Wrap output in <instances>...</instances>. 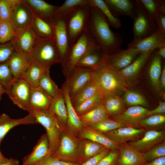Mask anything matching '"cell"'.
Returning a JSON list of instances; mask_svg holds the SVG:
<instances>
[{"instance_id":"6da1fadb","label":"cell","mask_w":165,"mask_h":165,"mask_svg":"<svg viewBox=\"0 0 165 165\" xmlns=\"http://www.w3.org/2000/svg\"><path fill=\"white\" fill-rule=\"evenodd\" d=\"M87 29L106 55L113 53L123 43L122 36L111 29L106 17L96 7L90 6Z\"/></svg>"},{"instance_id":"7a4b0ae2","label":"cell","mask_w":165,"mask_h":165,"mask_svg":"<svg viewBox=\"0 0 165 165\" xmlns=\"http://www.w3.org/2000/svg\"><path fill=\"white\" fill-rule=\"evenodd\" d=\"M93 79L102 98L119 95L127 90V84L119 71L106 64L94 70Z\"/></svg>"},{"instance_id":"3957f363","label":"cell","mask_w":165,"mask_h":165,"mask_svg":"<svg viewBox=\"0 0 165 165\" xmlns=\"http://www.w3.org/2000/svg\"><path fill=\"white\" fill-rule=\"evenodd\" d=\"M83 139L65 126L62 131L58 147L51 156L65 162L76 164L83 163Z\"/></svg>"},{"instance_id":"277c9868","label":"cell","mask_w":165,"mask_h":165,"mask_svg":"<svg viewBox=\"0 0 165 165\" xmlns=\"http://www.w3.org/2000/svg\"><path fill=\"white\" fill-rule=\"evenodd\" d=\"M37 122L45 128L49 143L51 156L57 149L62 132L65 126L62 124L48 109L27 111Z\"/></svg>"},{"instance_id":"5b68a950","label":"cell","mask_w":165,"mask_h":165,"mask_svg":"<svg viewBox=\"0 0 165 165\" xmlns=\"http://www.w3.org/2000/svg\"><path fill=\"white\" fill-rule=\"evenodd\" d=\"M30 56L31 62L48 70L53 65L61 63L59 52L53 38L38 39Z\"/></svg>"},{"instance_id":"8992f818","label":"cell","mask_w":165,"mask_h":165,"mask_svg":"<svg viewBox=\"0 0 165 165\" xmlns=\"http://www.w3.org/2000/svg\"><path fill=\"white\" fill-rule=\"evenodd\" d=\"M94 42L96 41L87 29L70 46L66 58L61 65L63 73L66 79L70 75L90 46Z\"/></svg>"},{"instance_id":"52a82bcc","label":"cell","mask_w":165,"mask_h":165,"mask_svg":"<svg viewBox=\"0 0 165 165\" xmlns=\"http://www.w3.org/2000/svg\"><path fill=\"white\" fill-rule=\"evenodd\" d=\"M137 3L135 14L133 19V39L134 42L143 39L156 31L158 28L154 20L149 15L139 0Z\"/></svg>"},{"instance_id":"ba28073f","label":"cell","mask_w":165,"mask_h":165,"mask_svg":"<svg viewBox=\"0 0 165 165\" xmlns=\"http://www.w3.org/2000/svg\"><path fill=\"white\" fill-rule=\"evenodd\" d=\"M90 9L88 4L66 16V25L70 46L87 29Z\"/></svg>"},{"instance_id":"9c48e42d","label":"cell","mask_w":165,"mask_h":165,"mask_svg":"<svg viewBox=\"0 0 165 165\" xmlns=\"http://www.w3.org/2000/svg\"><path fill=\"white\" fill-rule=\"evenodd\" d=\"M66 17L54 15L49 20L53 28V38L60 55L61 65L64 62L70 47Z\"/></svg>"},{"instance_id":"30bf717a","label":"cell","mask_w":165,"mask_h":165,"mask_svg":"<svg viewBox=\"0 0 165 165\" xmlns=\"http://www.w3.org/2000/svg\"><path fill=\"white\" fill-rule=\"evenodd\" d=\"M94 70L75 66L64 83L66 86L71 98H72L92 79Z\"/></svg>"},{"instance_id":"8fae6325","label":"cell","mask_w":165,"mask_h":165,"mask_svg":"<svg viewBox=\"0 0 165 165\" xmlns=\"http://www.w3.org/2000/svg\"><path fill=\"white\" fill-rule=\"evenodd\" d=\"M38 40L30 25L16 29L11 41L16 51L29 56L33 52Z\"/></svg>"},{"instance_id":"7c38bea8","label":"cell","mask_w":165,"mask_h":165,"mask_svg":"<svg viewBox=\"0 0 165 165\" xmlns=\"http://www.w3.org/2000/svg\"><path fill=\"white\" fill-rule=\"evenodd\" d=\"M31 87L22 78L13 80L6 89V93L14 104L20 108L26 110Z\"/></svg>"},{"instance_id":"4fadbf2b","label":"cell","mask_w":165,"mask_h":165,"mask_svg":"<svg viewBox=\"0 0 165 165\" xmlns=\"http://www.w3.org/2000/svg\"><path fill=\"white\" fill-rule=\"evenodd\" d=\"M140 53L132 48L123 50L119 48L111 54L106 55L105 64L120 71L131 63Z\"/></svg>"},{"instance_id":"5bb4252c","label":"cell","mask_w":165,"mask_h":165,"mask_svg":"<svg viewBox=\"0 0 165 165\" xmlns=\"http://www.w3.org/2000/svg\"><path fill=\"white\" fill-rule=\"evenodd\" d=\"M149 110L141 106H130L121 113L112 118L124 127L141 128L139 126L141 120L147 117Z\"/></svg>"},{"instance_id":"9a60e30c","label":"cell","mask_w":165,"mask_h":165,"mask_svg":"<svg viewBox=\"0 0 165 165\" xmlns=\"http://www.w3.org/2000/svg\"><path fill=\"white\" fill-rule=\"evenodd\" d=\"M165 46V35L158 29L147 37L134 42H131L128 48H132L140 53L152 52Z\"/></svg>"},{"instance_id":"2e32d148","label":"cell","mask_w":165,"mask_h":165,"mask_svg":"<svg viewBox=\"0 0 165 165\" xmlns=\"http://www.w3.org/2000/svg\"><path fill=\"white\" fill-rule=\"evenodd\" d=\"M105 54L96 42L89 47L75 66L83 67L95 70L105 64Z\"/></svg>"},{"instance_id":"e0dca14e","label":"cell","mask_w":165,"mask_h":165,"mask_svg":"<svg viewBox=\"0 0 165 165\" xmlns=\"http://www.w3.org/2000/svg\"><path fill=\"white\" fill-rule=\"evenodd\" d=\"M33 16V12L23 0H18L13 6L11 22L15 29L30 25Z\"/></svg>"},{"instance_id":"ac0fdd59","label":"cell","mask_w":165,"mask_h":165,"mask_svg":"<svg viewBox=\"0 0 165 165\" xmlns=\"http://www.w3.org/2000/svg\"><path fill=\"white\" fill-rule=\"evenodd\" d=\"M119 154L116 165H143L147 163L142 153L130 145H119Z\"/></svg>"},{"instance_id":"d6986e66","label":"cell","mask_w":165,"mask_h":165,"mask_svg":"<svg viewBox=\"0 0 165 165\" xmlns=\"http://www.w3.org/2000/svg\"><path fill=\"white\" fill-rule=\"evenodd\" d=\"M164 130H148L141 139L128 144L138 151L144 153L153 146L165 140Z\"/></svg>"},{"instance_id":"ffe728a7","label":"cell","mask_w":165,"mask_h":165,"mask_svg":"<svg viewBox=\"0 0 165 165\" xmlns=\"http://www.w3.org/2000/svg\"><path fill=\"white\" fill-rule=\"evenodd\" d=\"M61 89L64 95L67 112L66 127L74 134L78 137L83 127L79 116L72 104L68 89L64 83Z\"/></svg>"},{"instance_id":"44dd1931","label":"cell","mask_w":165,"mask_h":165,"mask_svg":"<svg viewBox=\"0 0 165 165\" xmlns=\"http://www.w3.org/2000/svg\"><path fill=\"white\" fill-rule=\"evenodd\" d=\"M145 131L142 128L123 127L104 134L108 138L119 145L137 139Z\"/></svg>"},{"instance_id":"7402d4cb","label":"cell","mask_w":165,"mask_h":165,"mask_svg":"<svg viewBox=\"0 0 165 165\" xmlns=\"http://www.w3.org/2000/svg\"><path fill=\"white\" fill-rule=\"evenodd\" d=\"M152 52L141 53L130 65L124 69L118 71L127 84L131 82L136 78L148 62Z\"/></svg>"},{"instance_id":"603a6c76","label":"cell","mask_w":165,"mask_h":165,"mask_svg":"<svg viewBox=\"0 0 165 165\" xmlns=\"http://www.w3.org/2000/svg\"><path fill=\"white\" fill-rule=\"evenodd\" d=\"M50 156L49 143L46 134L42 135L31 152L23 159L22 165H31Z\"/></svg>"},{"instance_id":"cb8c5ba5","label":"cell","mask_w":165,"mask_h":165,"mask_svg":"<svg viewBox=\"0 0 165 165\" xmlns=\"http://www.w3.org/2000/svg\"><path fill=\"white\" fill-rule=\"evenodd\" d=\"M38 124L34 118L28 114L19 118H12L7 114L0 115V145L2 140L8 132L13 128L22 125Z\"/></svg>"},{"instance_id":"d4e9b609","label":"cell","mask_w":165,"mask_h":165,"mask_svg":"<svg viewBox=\"0 0 165 165\" xmlns=\"http://www.w3.org/2000/svg\"><path fill=\"white\" fill-rule=\"evenodd\" d=\"M116 17L121 15L127 16L134 18L136 8V0H104Z\"/></svg>"},{"instance_id":"484cf974","label":"cell","mask_w":165,"mask_h":165,"mask_svg":"<svg viewBox=\"0 0 165 165\" xmlns=\"http://www.w3.org/2000/svg\"><path fill=\"white\" fill-rule=\"evenodd\" d=\"M53 99L38 87L31 88L26 111L48 109Z\"/></svg>"},{"instance_id":"4316f807","label":"cell","mask_w":165,"mask_h":165,"mask_svg":"<svg viewBox=\"0 0 165 165\" xmlns=\"http://www.w3.org/2000/svg\"><path fill=\"white\" fill-rule=\"evenodd\" d=\"M31 62L30 56L16 51L7 62L14 79L20 77Z\"/></svg>"},{"instance_id":"83f0119b","label":"cell","mask_w":165,"mask_h":165,"mask_svg":"<svg viewBox=\"0 0 165 165\" xmlns=\"http://www.w3.org/2000/svg\"><path fill=\"white\" fill-rule=\"evenodd\" d=\"M78 137L101 144L110 150L118 149L119 145L104 134L90 127H83Z\"/></svg>"},{"instance_id":"f1b7e54d","label":"cell","mask_w":165,"mask_h":165,"mask_svg":"<svg viewBox=\"0 0 165 165\" xmlns=\"http://www.w3.org/2000/svg\"><path fill=\"white\" fill-rule=\"evenodd\" d=\"M33 14L30 26L38 38L39 39L53 38V30L50 22L34 13Z\"/></svg>"},{"instance_id":"f546056e","label":"cell","mask_w":165,"mask_h":165,"mask_svg":"<svg viewBox=\"0 0 165 165\" xmlns=\"http://www.w3.org/2000/svg\"><path fill=\"white\" fill-rule=\"evenodd\" d=\"M35 14L49 21L54 16L58 6L43 0H23Z\"/></svg>"},{"instance_id":"4dcf8cb0","label":"cell","mask_w":165,"mask_h":165,"mask_svg":"<svg viewBox=\"0 0 165 165\" xmlns=\"http://www.w3.org/2000/svg\"><path fill=\"white\" fill-rule=\"evenodd\" d=\"M79 116L84 127H91L109 118L102 104Z\"/></svg>"},{"instance_id":"1f68e13d","label":"cell","mask_w":165,"mask_h":165,"mask_svg":"<svg viewBox=\"0 0 165 165\" xmlns=\"http://www.w3.org/2000/svg\"><path fill=\"white\" fill-rule=\"evenodd\" d=\"M153 53V54L151 53L149 59L148 72L152 86L155 89L158 90L160 88V78L162 67V58L154 51Z\"/></svg>"},{"instance_id":"d6a6232c","label":"cell","mask_w":165,"mask_h":165,"mask_svg":"<svg viewBox=\"0 0 165 165\" xmlns=\"http://www.w3.org/2000/svg\"><path fill=\"white\" fill-rule=\"evenodd\" d=\"M49 70L42 68L31 62L26 71L20 76L23 79L31 88L38 87L39 82L42 76Z\"/></svg>"},{"instance_id":"836d02e7","label":"cell","mask_w":165,"mask_h":165,"mask_svg":"<svg viewBox=\"0 0 165 165\" xmlns=\"http://www.w3.org/2000/svg\"><path fill=\"white\" fill-rule=\"evenodd\" d=\"M102 104L110 118L121 113L125 110V103L119 95L103 98Z\"/></svg>"},{"instance_id":"e575fe53","label":"cell","mask_w":165,"mask_h":165,"mask_svg":"<svg viewBox=\"0 0 165 165\" xmlns=\"http://www.w3.org/2000/svg\"><path fill=\"white\" fill-rule=\"evenodd\" d=\"M48 109L62 124L66 126L67 112L63 92L58 97L54 98Z\"/></svg>"},{"instance_id":"d590c367","label":"cell","mask_w":165,"mask_h":165,"mask_svg":"<svg viewBox=\"0 0 165 165\" xmlns=\"http://www.w3.org/2000/svg\"><path fill=\"white\" fill-rule=\"evenodd\" d=\"M89 4L90 6L98 8L107 19L110 26L115 28H119L121 22L118 17L112 14L109 7L103 0H89Z\"/></svg>"},{"instance_id":"8d00e7d4","label":"cell","mask_w":165,"mask_h":165,"mask_svg":"<svg viewBox=\"0 0 165 165\" xmlns=\"http://www.w3.org/2000/svg\"><path fill=\"white\" fill-rule=\"evenodd\" d=\"M99 93L98 88L93 79L72 98H71L74 107Z\"/></svg>"},{"instance_id":"74e56055","label":"cell","mask_w":165,"mask_h":165,"mask_svg":"<svg viewBox=\"0 0 165 165\" xmlns=\"http://www.w3.org/2000/svg\"><path fill=\"white\" fill-rule=\"evenodd\" d=\"M38 87L41 89L51 97L55 98L62 93L49 75V71L46 72L40 79Z\"/></svg>"},{"instance_id":"f35d334b","label":"cell","mask_w":165,"mask_h":165,"mask_svg":"<svg viewBox=\"0 0 165 165\" xmlns=\"http://www.w3.org/2000/svg\"><path fill=\"white\" fill-rule=\"evenodd\" d=\"M82 139V160L83 163L97 155L107 148L104 145L96 142L87 139Z\"/></svg>"},{"instance_id":"ab89813d","label":"cell","mask_w":165,"mask_h":165,"mask_svg":"<svg viewBox=\"0 0 165 165\" xmlns=\"http://www.w3.org/2000/svg\"><path fill=\"white\" fill-rule=\"evenodd\" d=\"M139 1L155 22L160 13H165V0H139Z\"/></svg>"},{"instance_id":"60d3db41","label":"cell","mask_w":165,"mask_h":165,"mask_svg":"<svg viewBox=\"0 0 165 165\" xmlns=\"http://www.w3.org/2000/svg\"><path fill=\"white\" fill-rule=\"evenodd\" d=\"M102 97L98 93L74 108L79 116L99 106L102 104Z\"/></svg>"},{"instance_id":"b9f144b4","label":"cell","mask_w":165,"mask_h":165,"mask_svg":"<svg viewBox=\"0 0 165 165\" xmlns=\"http://www.w3.org/2000/svg\"><path fill=\"white\" fill-rule=\"evenodd\" d=\"M89 4V0H66L55 11L54 15L66 16L79 9Z\"/></svg>"},{"instance_id":"7bdbcfd3","label":"cell","mask_w":165,"mask_h":165,"mask_svg":"<svg viewBox=\"0 0 165 165\" xmlns=\"http://www.w3.org/2000/svg\"><path fill=\"white\" fill-rule=\"evenodd\" d=\"M125 104L130 106H141L146 108L149 104L146 98L140 93L132 90H127L123 97Z\"/></svg>"},{"instance_id":"ee69618b","label":"cell","mask_w":165,"mask_h":165,"mask_svg":"<svg viewBox=\"0 0 165 165\" xmlns=\"http://www.w3.org/2000/svg\"><path fill=\"white\" fill-rule=\"evenodd\" d=\"M165 123L164 115H155L146 117L140 121L141 128L153 130L161 127Z\"/></svg>"},{"instance_id":"f6af8a7d","label":"cell","mask_w":165,"mask_h":165,"mask_svg":"<svg viewBox=\"0 0 165 165\" xmlns=\"http://www.w3.org/2000/svg\"><path fill=\"white\" fill-rule=\"evenodd\" d=\"M16 29L10 22L0 21V44L10 41L13 38Z\"/></svg>"},{"instance_id":"bcb514c9","label":"cell","mask_w":165,"mask_h":165,"mask_svg":"<svg viewBox=\"0 0 165 165\" xmlns=\"http://www.w3.org/2000/svg\"><path fill=\"white\" fill-rule=\"evenodd\" d=\"M143 154L147 163L165 156V140L154 146Z\"/></svg>"},{"instance_id":"7dc6e473","label":"cell","mask_w":165,"mask_h":165,"mask_svg":"<svg viewBox=\"0 0 165 165\" xmlns=\"http://www.w3.org/2000/svg\"><path fill=\"white\" fill-rule=\"evenodd\" d=\"M123 127L117 121L109 118L90 127L105 134Z\"/></svg>"},{"instance_id":"c3c4849f","label":"cell","mask_w":165,"mask_h":165,"mask_svg":"<svg viewBox=\"0 0 165 165\" xmlns=\"http://www.w3.org/2000/svg\"><path fill=\"white\" fill-rule=\"evenodd\" d=\"M18 0H0V20L11 22V16L13 6Z\"/></svg>"},{"instance_id":"681fc988","label":"cell","mask_w":165,"mask_h":165,"mask_svg":"<svg viewBox=\"0 0 165 165\" xmlns=\"http://www.w3.org/2000/svg\"><path fill=\"white\" fill-rule=\"evenodd\" d=\"M16 51L11 41L0 44V64L7 63Z\"/></svg>"},{"instance_id":"f907efd6","label":"cell","mask_w":165,"mask_h":165,"mask_svg":"<svg viewBox=\"0 0 165 165\" xmlns=\"http://www.w3.org/2000/svg\"><path fill=\"white\" fill-rule=\"evenodd\" d=\"M13 80V77L7 62L0 64V83L6 90Z\"/></svg>"},{"instance_id":"816d5d0a","label":"cell","mask_w":165,"mask_h":165,"mask_svg":"<svg viewBox=\"0 0 165 165\" xmlns=\"http://www.w3.org/2000/svg\"><path fill=\"white\" fill-rule=\"evenodd\" d=\"M117 149L111 150L96 165H116L119 154V151Z\"/></svg>"},{"instance_id":"f5cc1de1","label":"cell","mask_w":165,"mask_h":165,"mask_svg":"<svg viewBox=\"0 0 165 165\" xmlns=\"http://www.w3.org/2000/svg\"><path fill=\"white\" fill-rule=\"evenodd\" d=\"M61 160L51 156H48L31 165H78Z\"/></svg>"},{"instance_id":"db71d44e","label":"cell","mask_w":165,"mask_h":165,"mask_svg":"<svg viewBox=\"0 0 165 165\" xmlns=\"http://www.w3.org/2000/svg\"><path fill=\"white\" fill-rule=\"evenodd\" d=\"M110 150L107 148L97 155L78 165H96L102 158L109 153Z\"/></svg>"},{"instance_id":"11a10c76","label":"cell","mask_w":165,"mask_h":165,"mask_svg":"<svg viewBox=\"0 0 165 165\" xmlns=\"http://www.w3.org/2000/svg\"><path fill=\"white\" fill-rule=\"evenodd\" d=\"M165 113V102L160 101L158 105L153 109L148 111L147 117L155 115H164Z\"/></svg>"},{"instance_id":"9f6ffc18","label":"cell","mask_w":165,"mask_h":165,"mask_svg":"<svg viewBox=\"0 0 165 165\" xmlns=\"http://www.w3.org/2000/svg\"><path fill=\"white\" fill-rule=\"evenodd\" d=\"M158 29L165 35V13H160L155 22Z\"/></svg>"},{"instance_id":"6f0895ef","label":"cell","mask_w":165,"mask_h":165,"mask_svg":"<svg viewBox=\"0 0 165 165\" xmlns=\"http://www.w3.org/2000/svg\"><path fill=\"white\" fill-rule=\"evenodd\" d=\"M143 165H165V156L157 158Z\"/></svg>"},{"instance_id":"680465c9","label":"cell","mask_w":165,"mask_h":165,"mask_svg":"<svg viewBox=\"0 0 165 165\" xmlns=\"http://www.w3.org/2000/svg\"><path fill=\"white\" fill-rule=\"evenodd\" d=\"M160 87L165 88V66L163 64L162 67V72L160 78Z\"/></svg>"},{"instance_id":"91938a15","label":"cell","mask_w":165,"mask_h":165,"mask_svg":"<svg viewBox=\"0 0 165 165\" xmlns=\"http://www.w3.org/2000/svg\"><path fill=\"white\" fill-rule=\"evenodd\" d=\"M157 51L154 52L159 56L161 58H165V46L163 47L158 49Z\"/></svg>"},{"instance_id":"94428289","label":"cell","mask_w":165,"mask_h":165,"mask_svg":"<svg viewBox=\"0 0 165 165\" xmlns=\"http://www.w3.org/2000/svg\"><path fill=\"white\" fill-rule=\"evenodd\" d=\"M11 158H7L5 157L2 154L0 150V165L6 163L11 160Z\"/></svg>"},{"instance_id":"6125c7cd","label":"cell","mask_w":165,"mask_h":165,"mask_svg":"<svg viewBox=\"0 0 165 165\" xmlns=\"http://www.w3.org/2000/svg\"><path fill=\"white\" fill-rule=\"evenodd\" d=\"M0 165H20V164L18 160L11 158L10 160L8 163Z\"/></svg>"},{"instance_id":"be15d7a7","label":"cell","mask_w":165,"mask_h":165,"mask_svg":"<svg viewBox=\"0 0 165 165\" xmlns=\"http://www.w3.org/2000/svg\"><path fill=\"white\" fill-rule=\"evenodd\" d=\"M6 93L5 88L0 83V101L2 99V95Z\"/></svg>"},{"instance_id":"e7e4bbea","label":"cell","mask_w":165,"mask_h":165,"mask_svg":"<svg viewBox=\"0 0 165 165\" xmlns=\"http://www.w3.org/2000/svg\"></svg>"},{"instance_id":"03108f58","label":"cell","mask_w":165,"mask_h":165,"mask_svg":"<svg viewBox=\"0 0 165 165\" xmlns=\"http://www.w3.org/2000/svg\"></svg>"}]
</instances>
